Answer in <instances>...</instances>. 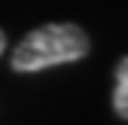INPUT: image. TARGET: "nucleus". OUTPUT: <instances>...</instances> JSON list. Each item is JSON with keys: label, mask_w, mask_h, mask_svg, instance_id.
<instances>
[{"label": "nucleus", "mask_w": 128, "mask_h": 125, "mask_svg": "<svg viewBox=\"0 0 128 125\" xmlns=\"http://www.w3.org/2000/svg\"><path fill=\"white\" fill-rule=\"evenodd\" d=\"M92 49L88 34L79 24L70 22H58V24H43L12 49L9 64L15 73H37L46 67H58V64H73L82 61Z\"/></svg>", "instance_id": "1"}, {"label": "nucleus", "mask_w": 128, "mask_h": 125, "mask_svg": "<svg viewBox=\"0 0 128 125\" xmlns=\"http://www.w3.org/2000/svg\"><path fill=\"white\" fill-rule=\"evenodd\" d=\"M113 110L128 122V55L116 64V86H113Z\"/></svg>", "instance_id": "2"}, {"label": "nucleus", "mask_w": 128, "mask_h": 125, "mask_svg": "<svg viewBox=\"0 0 128 125\" xmlns=\"http://www.w3.org/2000/svg\"><path fill=\"white\" fill-rule=\"evenodd\" d=\"M3 49H6V34L0 30V55H3Z\"/></svg>", "instance_id": "3"}]
</instances>
